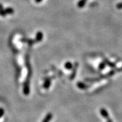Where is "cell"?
I'll return each mask as SVG.
<instances>
[{"label":"cell","mask_w":122,"mask_h":122,"mask_svg":"<svg viewBox=\"0 0 122 122\" xmlns=\"http://www.w3.org/2000/svg\"><path fill=\"white\" fill-rule=\"evenodd\" d=\"M52 118V115L51 113H48L46 115L42 122H50V121L51 120Z\"/></svg>","instance_id":"obj_4"},{"label":"cell","mask_w":122,"mask_h":122,"mask_svg":"<svg viewBox=\"0 0 122 122\" xmlns=\"http://www.w3.org/2000/svg\"><path fill=\"white\" fill-rule=\"evenodd\" d=\"M50 85H51V80L50 79H47L45 81L44 84V88H46V89H47V88H49Z\"/></svg>","instance_id":"obj_7"},{"label":"cell","mask_w":122,"mask_h":122,"mask_svg":"<svg viewBox=\"0 0 122 122\" xmlns=\"http://www.w3.org/2000/svg\"><path fill=\"white\" fill-rule=\"evenodd\" d=\"M4 113H5V111H4V109L0 108V118L2 117V116L3 115Z\"/></svg>","instance_id":"obj_12"},{"label":"cell","mask_w":122,"mask_h":122,"mask_svg":"<svg viewBox=\"0 0 122 122\" xmlns=\"http://www.w3.org/2000/svg\"><path fill=\"white\" fill-rule=\"evenodd\" d=\"M5 12L6 13V15L7 14H8V15H11V14L14 13V10L12 9L11 8H8L5 10Z\"/></svg>","instance_id":"obj_10"},{"label":"cell","mask_w":122,"mask_h":122,"mask_svg":"<svg viewBox=\"0 0 122 122\" xmlns=\"http://www.w3.org/2000/svg\"><path fill=\"white\" fill-rule=\"evenodd\" d=\"M84 1H87V0H84Z\"/></svg>","instance_id":"obj_17"},{"label":"cell","mask_w":122,"mask_h":122,"mask_svg":"<svg viewBox=\"0 0 122 122\" xmlns=\"http://www.w3.org/2000/svg\"><path fill=\"white\" fill-rule=\"evenodd\" d=\"M100 113H101L102 116L103 117L107 119L108 118H109V115H108V113L107 112V110L104 108H102L100 110Z\"/></svg>","instance_id":"obj_3"},{"label":"cell","mask_w":122,"mask_h":122,"mask_svg":"<svg viewBox=\"0 0 122 122\" xmlns=\"http://www.w3.org/2000/svg\"><path fill=\"white\" fill-rule=\"evenodd\" d=\"M42 0H35V1L37 3H41V2L42 1Z\"/></svg>","instance_id":"obj_15"},{"label":"cell","mask_w":122,"mask_h":122,"mask_svg":"<svg viewBox=\"0 0 122 122\" xmlns=\"http://www.w3.org/2000/svg\"><path fill=\"white\" fill-rule=\"evenodd\" d=\"M77 87H79V88H80V89H86V88H88L89 86L85 85V84H84V83H82V82H78V83H77Z\"/></svg>","instance_id":"obj_5"},{"label":"cell","mask_w":122,"mask_h":122,"mask_svg":"<svg viewBox=\"0 0 122 122\" xmlns=\"http://www.w3.org/2000/svg\"><path fill=\"white\" fill-rule=\"evenodd\" d=\"M107 122H113V121L111 120L110 118H107Z\"/></svg>","instance_id":"obj_16"},{"label":"cell","mask_w":122,"mask_h":122,"mask_svg":"<svg viewBox=\"0 0 122 122\" xmlns=\"http://www.w3.org/2000/svg\"><path fill=\"white\" fill-rule=\"evenodd\" d=\"M27 66V69H29V73L27 74V77L26 78V80L25 81L24 84V88H23V92L25 95H28L29 93V80H30V74H31V71H30V66Z\"/></svg>","instance_id":"obj_1"},{"label":"cell","mask_w":122,"mask_h":122,"mask_svg":"<svg viewBox=\"0 0 122 122\" xmlns=\"http://www.w3.org/2000/svg\"><path fill=\"white\" fill-rule=\"evenodd\" d=\"M86 4V1H84V0H80L78 3H77V6L79 7V8H84V6Z\"/></svg>","instance_id":"obj_6"},{"label":"cell","mask_w":122,"mask_h":122,"mask_svg":"<svg viewBox=\"0 0 122 122\" xmlns=\"http://www.w3.org/2000/svg\"><path fill=\"white\" fill-rule=\"evenodd\" d=\"M42 38H43V34H42V32H38L36 34V39H35V42H40L41 41H42Z\"/></svg>","instance_id":"obj_2"},{"label":"cell","mask_w":122,"mask_h":122,"mask_svg":"<svg viewBox=\"0 0 122 122\" xmlns=\"http://www.w3.org/2000/svg\"><path fill=\"white\" fill-rule=\"evenodd\" d=\"M77 63H76V65H75V67H74V73H72V74L71 75V79H74L75 76H76V70H77Z\"/></svg>","instance_id":"obj_11"},{"label":"cell","mask_w":122,"mask_h":122,"mask_svg":"<svg viewBox=\"0 0 122 122\" xmlns=\"http://www.w3.org/2000/svg\"><path fill=\"white\" fill-rule=\"evenodd\" d=\"M117 8H118V9H122V3L118 4V5H117Z\"/></svg>","instance_id":"obj_14"},{"label":"cell","mask_w":122,"mask_h":122,"mask_svg":"<svg viewBox=\"0 0 122 122\" xmlns=\"http://www.w3.org/2000/svg\"><path fill=\"white\" fill-rule=\"evenodd\" d=\"M72 67H73V65L71 62H67L66 63V64H65V68H66V69L69 70V69H71Z\"/></svg>","instance_id":"obj_9"},{"label":"cell","mask_w":122,"mask_h":122,"mask_svg":"<svg viewBox=\"0 0 122 122\" xmlns=\"http://www.w3.org/2000/svg\"><path fill=\"white\" fill-rule=\"evenodd\" d=\"M0 15L2 16H5L6 15V13L5 12V10L3 9V7L1 5H0Z\"/></svg>","instance_id":"obj_8"},{"label":"cell","mask_w":122,"mask_h":122,"mask_svg":"<svg viewBox=\"0 0 122 122\" xmlns=\"http://www.w3.org/2000/svg\"><path fill=\"white\" fill-rule=\"evenodd\" d=\"M104 67H105V64L104 63H102V64H100V67H99V69H104Z\"/></svg>","instance_id":"obj_13"}]
</instances>
